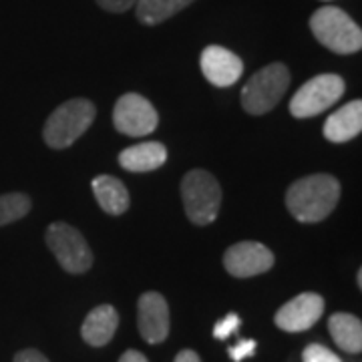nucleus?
Instances as JSON below:
<instances>
[{"mask_svg":"<svg viewBox=\"0 0 362 362\" xmlns=\"http://www.w3.org/2000/svg\"><path fill=\"white\" fill-rule=\"evenodd\" d=\"M97 109L89 99H71L59 105L52 111L45 129H42V139L52 149H66L77 141L85 131L89 129L95 121Z\"/></svg>","mask_w":362,"mask_h":362,"instance_id":"nucleus-3","label":"nucleus"},{"mask_svg":"<svg viewBox=\"0 0 362 362\" xmlns=\"http://www.w3.org/2000/svg\"><path fill=\"white\" fill-rule=\"evenodd\" d=\"M90 187L101 209L109 216H123L129 209V192L121 180H117L113 175H97L90 183Z\"/></svg>","mask_w":362,"mask_h":362,"instance_id":"nucleus-16","label":"nucleus"},{"mask_svg":"<svg viewBox=\"0 0 362 362\" xmlns=\"http://www.w3.org/2000/svg\"><path fill=\"white\" fill-rule=\"evenodd\" d=\"M168 300L159 292H145L137 302V326L139 334L149 344H161L169 337Z\"/></svg>","mask_w":362,"mask_h":362,"instance_id":"nucleus-11","label":"nucleus"},{"mask_svg":"<svg viewBox=\"0 0 362 362\" xmlns=\"http://www.w3.org/2000/svg\"><path fill=\"white\" fill-rule=\"evenodd\" d=\"M290 87V71L284 63H272L259 69L242 89V107L250 115L270 113Z\"/></svg>","mask_w":362,"mask_h":362,"instance_id":"nucleus-5","label":"nucleus"},{"mask_svg":"<svg viewBox=\"0 0 362 362\" xmlns=\"http://www.w3.org/2000/svg\"><path fill=\"white\" fill-rule=\"evenodd\" d=\"M183 207L192 223L207 226L218 218L221 207V187L206 169H192L181 180Z\"/></svg>","mask_w":362,"mask_h":362,"instance_id":"nucleus-4","label":"nucleus"},{"mask_svg":"<svg viewBox=\"0 0 362 362\" xmlns=\"http://www.w3.org/2000/svg\"><path fill=\"white\" fill-rule=\"evenodd\" d=\"M328 332L338 349L358 354L362 350V322L354 314L337 312L328 318Z\"/></svg>","mask_w":362,"mask_h":362,"instance_id":"nucleus-17","label":"nucleus"},{"mask_svg":"<svg viewBox=\"0 0 362 362\" xmlns=\"http://www.w3.org/2000/svg\"><path fill=\"white\" fill-rule=\"evenodd\" d=\"M344 95V78L334 73H324L306 81L290 101V115L296 119L320 115L322 111L338 103Z\"/></svg>","mask_w":362,"mask_h":362,"instance_id":"nucleus-7","label":"nucleus"},{"mask_svg":"<svg viewBox=\"0 0 362 362\" xmlns=\"http://www.w3.org/2000/svg\"><path fill=\"white\" fill-rule=\"evenodd\" d=\"M240 326H242V318L235 312H230V314H226L221 320L216 322V326H214V338L226 340V338L232 337Z\"/></svg>","mask_w":362,"mask_h":362,"instance_id":"nucleus-21","label":"nucleus"},{"mask_svg":"<svg viewBox=\"0 0 362 362\" xmlns=\"http://www.w3.org/2000/svg\"><path fill=\"white\" fill-rule=\"evenodd\" d=\"M119 326V314L111 304H101L87 314L85 322L81 326V337L89 346H105L109 344Z\"/></svg>","mask_w":362,"mask_h":362,"instance_id":"nucleus-13","label":"nucleus"},{"mask_svg":"<svg viewBox=\"0 0 362 362\" xmlns=\"http://www.w3.org/2000/svg\"><path fill=\"white\" fill-rule=\"evenodd\" d=\"M276 256L259 242H240L226 250L223 268L233 278H254L274 268Z\"/></svg>","mask_w":362,"mask_h":362,"instance_id":"nucleus-9","label":"nucleus"},{"mask_svg":"<svg viewBox=\"0 0 362 362\" xmlns=\"http://www.w3.org/2000/svg\"><path fill=\"white\" fill-rule=\"evenodd\" d=\"M324 298L316 292H304L288 300L276 312L274 322L284 332H304L322 318Z\"/></svg>","mask_w":362,"mask_h":362,"instance_id":"nucleus-10","label":"nucleus"},{"mask_svg":"<svg viewBox=\"0 0 362 362\" xmlns=\"http://www.w3.org/2000/svg\"><path fill=\"white\" fill-rule=\"evenodd\" d=\"M30 207H33V202L26 194L13 192V194L0 195V228L23 220L30 211Z\"/></svg>","mask_w":362,"mask_h":362,"instance_id":"nucleus-19","label":"nucleus"},{"mask_svg":"<svg viewBox=\"0 0 362 362\" xmlns=\"http://www.w3.org/2000/svg\"><path fill=\"white\" fill-rule=\"evenodd\" d=\"M199 65H202L204 77L214 87H221V89L235 85L244 73V61L235 52L226 47H220V45L206 47L202 52Z\"/></svg>","mask_w":362,"mask_h":362,"instance_id":"nucleus-12","label":"nucleus"},{"mask_svg":"<svg viewBox=\"0 0 362 362\" xmlns=\"http://www.w3.org/2000/svg\"><path fill=\"white\" fill-rule=\"evenodd\" d=\"M256 349H258V342L256 340H252V338H247V340H240L238 344H233L228 349V356L232 358L233 362H242L250 358V356H254L256 354Z\"/></svg>","mask_w":362,"mask_h":362,"instance_id":"nucleus-22","label":"nucleus"},{"mask_svg":"<svg viewBox=\"0 0 362 362\" xmlns=\"http://www.w3.org/2000/svg\"><path fill=\"white\" fill-rule=\"evenodd\" d=\"M168 161V149L159 141H145L131 145L119 153V163L121 168L135 173H145V171H156Z\"/></svg>","mask_w":362,"mask_h":362,"instance_id":"nucleus-15","label":"nucleus"},{"mask_svg":"<svg viewBox=\"0 0 362 362\" xmlns=\"http://www.w3.org/2000/svg\"><path fill=\"white\" fill-rule=\"evenodd\" d=\"M310 30L328 51L354 54L362 49V30L349 14L338 6H322L310 18Z\"/></svg>","mask_w":362,"mask_h":362,"instance_id":"nucleus-2","label":"nucleus"},{"mask_svg":"<svg viewBox=\"0 0 362 362\" xmlns=\"http://www.w3.org/2000/svg\"><path fill=\"white\" fill-rule=\"evenodd\" d=\"M45 242L61 268L69 274H85L93 266V252L77 228L65 221H54L47 228Z\"/></svg>","mask_w":362,"mask_h":362,"instance_id":"nucleus-6","label":"nucleus"},{"mask_svg":"<svg viewBox=\"0 0 362 362\" xmlns=\"http://www.w3.org/2000/svg\"><path fill=\"white\" fill-rule=\"evenodd\" d=\"M340 199V183L330 173H314L294 181L286 192V207L300 223L326 220Z\"/></svg>","mask_w":362,"mask_h":362,"instance_id":"nucleus-1","label":"nucleus"},{"mask_svg":"<svg viewBox=\"0 0 362 362\" xmlns=\"http://www.w3.org/2000/svg\"><path fill=\"white\" fill-rule=\"evenodd\" d=\"M135 2H137V0H97V4H99L103 11L115 14L127 13L129 8H135Z\"/></svg>","mask_w":362,"mask_h":362,"instance_id":"nucleus-23","label":"nucleus"},{"mask_svg":"<svg viewBox=\"0 0 362 362\" xmlns=\"http://www.w3.org/2000/svg\"><path fill=\"white\" fill-rule=\"evenodd\" d=\"M173 362H202V358H199V354H197L195 350L185 349V350H181Z\"/></svg>","mask_w":362,"mask_h":362,"instance_id":"nucleus-26","label":"nucleus"},{"mask_svg":"<svg viewBox=\"0 0 362 362\" xmlns=\"http://www.w3.org/2000/svg\"><path fill=\"white\" fill-rule=\"evenodd\" d=\"M119 362H149V361L145 358V354H141L139 350H125V352L121 354Z\"/></svg>","mask_w":362,"mask_h":362,"instance_id":"nucleus-25","label":"nucleus"},{"mask_svg":"<svg viewBox=\"0 0 362 362\" xmlns=\"http://www.w3.org/2000/svg\"><path fill=\"white\" fill-rule=\"evenodd\" d=\"M159 115L156 107L139 93L119 97L113 109V125L119 133L129 137H145L157 129Z\"/></svg>","mask_w":362,"mask_h":362,"instance_id":"nucleus-8","label":"nucleus"},{"mask_svg":"<svg viewBox=\"0 0 362 362\" xmlns=\"http://www.w3.org/2000/svg\"><path fill=\"white\" fill-rule=\"evenodd\" d=\"M195 0H137L135 2V13L141 25L156 26L165 23L168 18L181 13Z\"/></svg>","mask_w":362,"mask_h":362,"instance_id":"nucleus-18","label":"nucleus"},{"mask_svg":"<svg viewBox=\"0 0 362 362\" xmlns=\"http://www.w3.org/2000/svg\"><path fill=\"white\" fill-rule=\"evenodd\" d=\"M356 282H358V288H362V270H358L356 274Z\"/></svg>","mask_w":362,"mask_h":362,"instance_id":"nucleus-27","label":"nucleus"},{"mask_svg":"<svg viewBox=\"0 0 362 362\" xmlns=\"http://www.w3.org/2000/svg\"><path fill=\"white\" fill-rule=\"evenodd\" d=\"M13 362H49V358L37 349H25L14 354Z\"/></svg>","mask_w":362,"mask_h":362,"instance_id":"nucleus-24","label":"nucleus"},{"mask_svg":"<svg viewBox=\"0 0 362 362\" xmlns=\"http://www.w3.org/2000/svg\"><path fill=\"white\" fill-rule=\"evenodd\" d=\"M362 131V101H350L342 105L337 113L326 119L324 137L332 143H346L361 135Z\"/></svg>","mask_w":362,"mask_h":362,"instance_id":"nucleus-14","label":"nucleus"},{"mask_svg":"<svg viewBox=\"0 0 362 362\" xmlns=\"http://www.w3.org/2000/svg\"><path fill=\"white\" fill-rule=\"evenodd\" d=\"M302 362H342L337 352L326 349L324 344H308L302 350Z\"/></svg>","mask_w":362,"mask_h":362,"instance_id":"nucleus-20","label":"nucleus"}]
</instances>
